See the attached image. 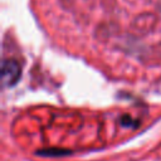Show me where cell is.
<instances>
[{
	"mask_svg": "<svg viewBox=\"0 0 161 161\" xmlns=\"http://www.w3.org/2000/svg\"><path fill=\"white\" fill-rule=\"evenodd\" d=\"M21 77L20 64L14 59H5L1 65V82L4 87L15 86Z\"/></svg>",
	"mask_w": 161,
	"mask_h": 161,
	"instance_id": "obj_1",
	"label": "cell"
}]
</instances>
